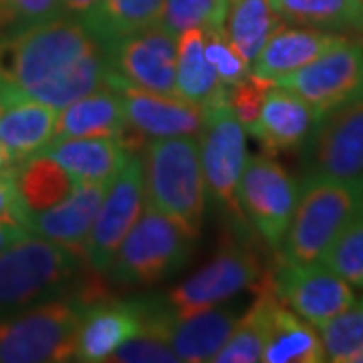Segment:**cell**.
I'll return each mask as SVG.
<instances>
[{
  "mask_svg": "<svg viewBox=\"0 0 363 363\" xmlns=\"http://www.w3.org/2000/svg\"><path fill=\"white\" fill-rule=\"evenodd\" d=\"M198 230L147 204L117 248L107 277L119 286H152L166 281L190 262Z\"/></svg>",
  "mask_w": 363,
  "mask_h": 363,
  "instance_id": "5b68a950",
  "label": "cell"
},
{
  "mask_svg": "<svg viewBox=\"0 0 363 363\" xmlns=\"http://www.w3.org/2000/svg\"><path fill=\"white\" fill-rule=\"evenodd\" d=\"M206 37L202 28L184 30L178 37L176 91L178 97L210 109L226 101L228 87L222 85L204 52Z\"/></svg>",
  "mask_w": 363,
  "mask_h": 363,
  "instance_id": "cb8c5ba5",
  "label": "cell"
},
{
  "mask_svg": "<svg viewBox=\"0 0 363 363\" xmlns=\"http://www.w3.org/2000/svg\"><path fill=\"white\" fill-rule=\"evenodd\" d=\"M208 119L200 131V164L208 198L226 220L245 218L238 208V184L247 166V130L234 117L228 101L206 109Z\"/></svg>",
  "mask_w": 363,
  "mask_h": 363,
  "instance_id": "9c48e42d",
  "label": "cell"
},
{
  "mask_svg": "<svg viewBox=\"0 0 363 363\" xmlns=\"http://www.w3.org/2000/svg\"><path fill=\"white\" fill-rule=\"evenodd\" d=\"M104 286H89L45 301L0 321V363L75 362L83 315Z\"/></svg>",
  "mask_w": 363,
  "mask_h": 363,
  "instance_id": "3957f363",
  "label": "cell"
},
{
  "mask_svg": "<svg viewBox=\"0 0 363 363\" xmlns=\"http://www.w3.org/2000/svg\"><path fill=\"white\" fill-rule=\"evenodd\" d=\"M85 259L28 233L0 252V321L45 301L89 286Z\"/></svg>",
  "mask_w": 363,
  "mask_h": 363,
  "instance_id": "7a4b0ae2",
  "label": "cell"
},
{
  "mask_svg": "<svg viewBox=\"0 0 363 363\" xmlns=\"http://www.w3.org/2000/svg\"><path fill=\"white\" fill-rule=\"evenodd\" d=\"M109 184L111 182H77L73 192L59 204L40 212H28L25 228L81 255Z\"/></svg>",
  "mask_w": 363,
  "mask_h": 363,
  "instance_id": "d6986e66",
  "label": "cell"
},
{
  "mask_svg": "<svg viewBox=\"0 0 363 363\" xmlns=\"http://www.w3.org/2000/svg\"><path fill=\"white\" fill-rule=\"evenodd\" d=\"M57 109L14 91L0 89V140L18 166L51 143Z\"/></svg>",
  "mask_w": 363,
  "mask_h": 363,
  "instance_id": "44dd1931",
  "label": "cell"
},
{
  "mask_svg": "<svg viewBox=\"0 0 363 363\" xmlns=\"http://www.w3.org/2000/svg\"><path fill=\"white\" fill-rule=\"evenodd\" d=\"M142 162L145 202L200 233L208 190L196 135L147 140Z\"/></svg>",
  "mask_w": 363,
  "mask_h": 363,
  "instance_id": "8992f818",
  "label": "cell"
},
{
  "mask_svg": "<svg viewBox=\"0 0 363 363\" xmlns=\"http://www.w3.org/2000/svg\"><path fill=\"white\" fill-rule=\"evenodd\" d=\"M317 329L323 343L325 362L353 363L363 351V298H355L345 311Z\"/></svg>",
  "mask_w": 363,
  "mask_h": 363,
  "instance_id": "4dcf8cb0",
  "label": "cell"
},
{
  "mask_svg": "<svg viewBox=\"0 0 363 363\" xmlns=\"http://www.w3.org/2000/svg\"><path fill=\"white\" fill-rule=\"evenodd\" d=\"M295 176L269 154L247 160L238 184V208L267 247L279 252L298 200Z\"/></svg>",
  "mask_w": 363,
  "mask_h": 363,
  "instance_id": "ba28073f",
  "label": "cell"
},
{
  "mask_svg": "<svg viewBox=\"0 0 363 363\" xmlns=\"http://www.w3.org/2000/svg\"><path fill=\"white\" fill-rule=\"evenodd\" d=\"M321 113L293 91L274 85L248 131L267 154H285L305 147L317 128Z\"/></svg>",
  "mask_w": 363,
  "mask_h": 363,
  "instance_id": "ac0fdd59",
  "label": "cell"
},
{
  "mask_svg": "<svg viewBox=\"0 0 363 363\" xmlns=\"http://www.w3.org/2000/svg\"><path fill=\"white\" fill-rule=\"evenodd\" d=\"M283 23L271 0H228L224 33L242 59L255 63L267 40Z\"/></svg>",
  "mask_w": 363,
  "mask_h": 363,
  "instance_id": "83f0119b",
  "label": "cell"
},
{
  "mask_svg": "<svg viewBox=\"0 0 363 363\" xmlns=\"http://www.w3.org/2000/svg\"><path fill=\"white\" fill-rule=\"evenodd\" d=\"M40 154L61 164L75 182H111L133 152L123 138L101 135L51 142Z\"/></svg>",
  "mask_w": 363,
  "mask_h": 363,
  "instance_id": "7402d4cb",
  "label": "cell"
},
{
  "mask_svg": "<svg viewBox=\"0 0 363 363\" xmlns=\"http://www.w3.org/2000/svg\"><path fill=\"white\" fill-rule=\"evenodd\" d=\"M65 14L63 0H0V35H11Z\"/></svg>",
  "mask_w": 363,
  "mask_h": 363,
  "instance_id": "e575fe53",
  "label": "cell"
},
{
  "mask_svg": "<svg viewBox=\"0 0 363 363\" xmlns=\"http://www.w3.org/2000/svg\"><path fill=\"white\" fill-rule=\"evenodd\" d=\"M353 363H363V351L359 353V355H357V357H355V362Z\"/></svg>",
  "mask_w": 363,
  "mask_h": 363,
  "instance_id": "b9f144b4",
  "label": "cell"
},
{
  "mask_svg": "<svg viewBox=\"0 0 363 363\" xmlns=\"http://www.w3.org/2000/svg\"><path fill=\"white\" fill-rule=\"evenodd\" d=\"M242 317L236 305H214L190 315H174L164 297H145V325L168 341L180 362H212Z\"/></svg>",
  "mask_w": 363,
  "mask_h": 363,
  "instance_id": "8fae6325",
  "label": "cell"
},
{
  "mask_svg": "<svg viewBox=\"0 0 363 363\" xmlns=\"http://www.w3.org/2000/svg\"><path fill=\"white\" fill-rule=\"evenodd\" d=\"M16 164H14L13 156H11V152H9V147L4 145V142L0 140V172H4V169H11L14 168Z\"/></svg>",
  "mask_w": 363,
  "mask_h": 363,
  "instance_id": "60d3db41",
  "label": "cell"
},
{
  "mask_svg": "<svg viewBox=\"0 0 363 363\" xmlns=\"http://www.w3.org/2000/svg\"><path fill=\"white\" fill-rule=\"evenodd\" d=\"M274 87V83L269 79H262L255 73H250L242 79L240 83H236L233 87H228L226 93V101L228 107L234 113V117L245 125V130L257 121L260 113V107L264 104L269 91Z\"/></svg>",
  "mask_w": 363,
  "mask_h": 363,
  "instance_id": "8d00e7d4",
  "label": "cell"
},
{
  "mask_svg": "<svg viewBox=\"0 0 363 363\" xmlns=\"http://www.w3.org/2000/svg\"><path fill=\"white\" fill-rule=\"evenodd\" d=\"M350 39L347 35L311 28V26L283 25L279 26L262 47L252 63V73L269 81H277L301 67L309 65L327 51L339 47Z\"/></svg>",
  "mask_w": 363,
  "mask_h": 363,
  "instance_id": "ffe728a7",
  "label": "cell"
},
{
  "mask_svg": "<svg viewBox=\"0 0 363 363\" xmlns=\"http://www.w3.org/2000/svg\"><path fill=\"white\" fill-rule=\"evenodd\" d=\"M204 37H206V45H204L206 59L210 61V65L214 67L222 85L233 87L247 75H250V71H248L250 63L245 61L242 55L234 49V45L224 33V26L208 28L204 30Z\"/></svg>",
  "mask_w": 363,
  "mask_h": 363,
  "instance_id": "836d02e7",
  "label": "cell"
},
{
  "mask_svg": "<svg viewBox=\"0 0 363 363\" xmlns=\"http://www.w3.org/2000/svg\"><path fill=\"white\" fill-rule=\"evenodd\" d=\"M279 297L274 295L269 277L262 285L257 289L255 303L242 313L238 323L233 329L228 341L224 343L216 355L214 363H257L262 362V351L269 337L272 309Z\"/></svg>",
  "mask_w": 363,
  "mask_h": 363,
  "instance_id": "484cf974",
  "label": "cell"
},
{
  "mask_svg": "<svg viewBox=\"0 0 363 363\" xmlns=\"http://www.w3.org/2000/svg\"><path fill=\"white\" fill-rule=\"evenodd\" d=\"M359 33H362V35H363V26H362V30H359Z\"/></svg>",
  "mask_w": 363,
  "mask_h": 363,
  "instance_id": "7bdbcfd3",
  "label": "cell"
},
{
  "mask_svg": "<svg viewBox=\"0 0 363 363\" xmlns=\"http://www.w3.org/2000/svg\"><path fill=\"white\" fill-rule=\"evenodd\" d=\"M107 362L116 363H180L178 355L168 345V341L154 331L143 329L142 333L123 341Z\"/></svg>",
  "mask_w": 363,
  "mask_h": 363,
  "instance_id": "d590c367",
  "label": "cell"
},
{
  "mask_svg": "<svg viewBox=\"0 0 363 363\" xmlns=\"http://www.w3.org/2000/svg\"><path fill=\"white\" fill-rule=\"evenodd\" d=\"M109 75V47L71 14L0 35V89L57 111L107 85Z\"/></svg>",
  "mask_w": 363,
  "mask_h": 363,
  "instance_id": "6da1fadb",
  "label": "cell"
},
{
  "mask_svg": "<svg viewBox=\"0 0 363 363\" xmlns=\"http://www.w3.org/2000/svg\"><path fill=\"white\" fill-rule=\"evenodd\" d=\"M125 131H128V119H125L121 93L111 85H104L89 95L69 104L57 113L51 142L71 140V138H101V135L123 138Z\"/></svg>",
  "mask_w": 363,
  "mask_h": 363,
  "instance_id": "603a6c76",
  "label": "cell"
},
{
  "mask_svg": "<svg viewBox=\"0 0 363 363\" xmlns=\"http://www.w3.org/2000/svg\"><path fill=\"white\" fill-rule=\"evenodd\" d=\"M228 0H164L157 25L180 37L190 28H218L224 26Z\"/></svg>",
  "mask_w": 363,
  "mask_h": 363,
  "instance_id": "d6a6232c",
  "label": "cell"
},
{
  "mask_svg": "<svg viewBox=\"0 0 363 363\" xmlns=\"http://www.w3.org/2000/svg\"><path fill=\"white\" fill-rule=\"evenodd\" d=\"M363 204V178L341 180L305 176L298 186V200L286 230L281 259L291 262L321 260L325 250L350 224Z\"/></svg>",
  "mask_w": 363,
  "mask_h": 363,
  "instance_id": "52a82bcc",
  "label": "cell"
},
{
  "mask_svg": "<svg viewBox=\"0 0 363 363\" xmlns=\"http://www.w3.org/2000/svg\"><path fill=\"white\" fill-rule=\"evenodd\" d=\"M303 150L305 176L363 178V93L319 117Z\"/></svg>",
  "mask_w": 363,
  "mask_h": 363,
  "instance_id": "4fadbf2b",
  "label": "cell"
},
{
  "mask_svg": "<svg viewBox=\"0 0 363 363\" xmlns=\"http://www.w3.org/2000/svg\"><path fill=\"white\" fill-rule=\"evenodd\" d=\"M164 0H104L89 26L107 47L117 39L160 23Z\"/></svg>",
  "mask_w": 363,
  "mask_h": 363,
  "instance_id": "f546056e",
  "label": "cell"
},
{
  "mask_svg": "<svg viewBox=\"0 0 363 363\" xmlns=\"http://www.w3.org/2000/svg\"><path fill=\"white\" fill-rule=\"evenodd\" d=\"M26 234H28V230L23 224L11 220H0V252L6 247H11L14 240L26 236Z\"/></svg>",
  "mask_w": 363,
  "mask_h": 363,
  "instance_id": "ab89813d",
  "label": "cell"
},
{
  "mask_svg": "<svg viewBox=\"0 0 363 363\" xmlns=\"http://www.w3.org/2000/svg\"><path fill=\"white\" fill-rule=\"evenodd\" d=\"M107 85L121 93L128 130L142 138H178V135H200L208 119V111L202 105L190 104L180 97L162 95L154 91L140 89L121 81L117 75H109Z\"/></svg>",
  "mask_w": 363,
  "mask_h": 363,
  "instance_id": "2e32d148",
  "label": "cell"
},
{
  "mask_svg": "<svg viewBox=\"0 0 363 363\" xmlns=\"http://www.w3.org/2000/svg\"><path fill=\"white\" fill-rule=\"evenodd\" d=\"M178 37L154 25L125 35L109 47L111 73L133 87L178 97Z\"/></svg>",
  "mask_w": 363,
  "mask_h": 363,
  "instance_id": "9a60e30c",
  "label": "cell"
},
{
  "mask_svg": "<svg viewBox=\"0 0 363 363\" xmlns=\"http://www.w3.org/2000/svg\"><path fill=\"white\" fill-rule=\"evenodd\" d=\"M267 363H321L325 351L317 327L298 317L281 298L272 309L269 337L262 351Z\"/></svg>",
  "mask_w": 363,
  "mask_h": 363,
  "instance_id": "d4e9b609",
  "label": "cell"
},
{
  "mask_svg": "<svg viewBox=\"0 0 363 363\" xmlns=\"http://www.w3.org/2000/svg\"><path fill=\"white\" fill-rule=\"evenodd\" d=\"M274 85L301 95L323 116L363 93V40L350 37L309 65L279 77Z\"/></svg>",
  "mask_w": 363,
  "mask_h": 363,
  "instance_id": "5bb4252c",
  "label": "cell"
},
{
  "mask_svg": "<svg viewBox=\"0 0 363 363\" xmlns=\"http://www.w3.org/2000/svg\"><path fill=\"white\" fill-rule=\"evenodd\" d=\"M269 283L281 303L315 327L345 311L357 298L353 286L321 260L291 262L279 257L269 271Z\"/></svg>",
  "mask_w": 363,
  "mask_h": 363,
  "instance_id": "7c38bea8",
  "label": "cell"
},
{
  "mask_svg": "<svg viewBox=\"0 0 363 363\" xmlns=\"http://www.w3.org/2000/svg\"><path fill=\"white\" fill-rule=\"evenodd\" d=\"M104 0H63L65 14H71L75 18H81L89 25L91 21L97 16Z\"/></svg>",
  "mask_w": 363,
  "mask_h": 363,
  "instance_id": "f35d334b",
  "label": "cell"
},
{
  "mask_svg": "<svg viewBox=\"0 0 363 363\" xmlns=\"http://www.w3.org/2000/svg\"><path fill=\"white\" fill-rule=\"evenodd\" d=\"M14 168L0 172V220L18 222L25 226L26 212L21 204L18 192H16Z\"/></svg>",
  "mask_w": 363,
  "mask_h": 363,
  "instance_id": "74e56055",
  "label": "cell"
},
{
  "mask_svg": "<svg viewBox=\"0 0 363 363\" xmlns=\"http://www.w3.org/2000/svg\"><path fill=\"white\" fill-rule=\"evenodd\" d=\"M248 228L245 218L228 220L216 255L164 297L174 315H190L220 305L242 291L257 293L267 281L269 269Z\"/></svg>",
  "mask_w": 363,
  "mask_h": 363,
  "instance_id": "277c9868",
  "label": "cell"
},
{
  "mask_svg": "<svg viewBox=\"0 0 363 363\" xmlns=\"http://www.w3.org/2000/svg\"><path fill=\"white\" fill-rule=\"evenodd\" d=\"M145 208V178L142 156L135 152L111 180L95 222L83 242L81 255L95 274H105Z\"/></svg>",
  "mask_w": 363,
  "mask_h": 363,
  "instance_id": "30bf717a",
  "label": "cell"
},
{
  "mask_svg": "<svg viewBox=\"0 0 363 363\" xmlns=\"http://www.w3.org/2000/svg\"><path fill=\"white\" fill-rule=\"evenodd\" d=\"M14 182L26 214L59 204L77 186V182L61 164L43 154L21 162L14 168Z\"/></svg>",
  "mask_w": 363,
  "mask_h": 363,
  "instance_id": "4316f807",
  "label": "cell"
},
{
  "mask_svg": "<svg viewBox=\"0 0 363 363\" xmlns=\"http://www.w3.org/2000/svg\"><path fill=\"white\" fill-rule=\"evenodd\" d=\"M271 4L286 25L331 33H359L363 26V0H271Z\"/></svg>",
  "mask_w": 363,
  "mask_h": 363,
  "instance_id": "f1b7e54d",
  "label": "cell"
},
{
  "mask_svg": "<svg viewBox=\"0 0 363 363\" xmlns=\"http://www.w3.org/2000/svg\"><path fill=\"white\" fill-rule=\"evenodd\" d=\"M145 325V297L95 298L83 315L79 327L75 362H107L109 355L133 335L142 333Z\"/></svg>",
  "mask_w": 363,
  "mask_h": 363,
  "instance_id": "e0dca14e",
  "label": "cell"
},
{
  "mask_svg": "<svg viewBox=\"0 0 363 363\" xmlns=\"http://www.w3.org/2000/svg\"><path fill=\"white\" fill-rule=\"evenodd\" d=\"M321 262L353 289H363V204L325 250Z\"/></svg>",
  "mask_w": 363,
  "mask_h": 363,
  "instance_id": "1f68e13d",
  "label": "cell"
}]
</instances>
